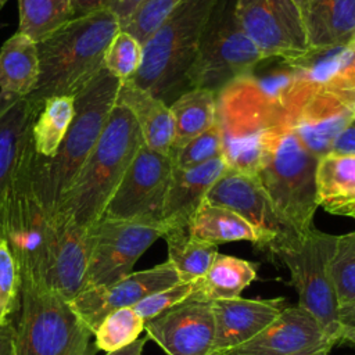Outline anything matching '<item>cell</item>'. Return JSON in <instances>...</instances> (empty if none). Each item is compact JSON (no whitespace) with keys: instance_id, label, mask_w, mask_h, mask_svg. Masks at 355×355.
Wrapping results in <instances>:
<instances>
[{"instance_id":"obj_1","label":"cell","mask_w":355,"mask_h":355,"mask_svg":"<svg viewBox=\"0 0 355 355\" xmlns=\"http://www.w3.org/2000/svg\"><path fill=\"white\" fill-rule=\"evenodd\" d=\"M300 76L295 62L255 69L216 92V125L222 137V158L227 168L255 176L263 154L287 125L284 103Z\"/></svg>"},{"instance_id":"obj_2","label":"cell","mask_w":355,"mask_h":355,"mask_svg":"<svg viewBox=\"0 0 355 355\" xmlns=\"http://www.w3.org/2000/svg\"><path fill=\"white\" fill-rule=\"evenodd\" d=\"M121 31L118 18L108 8L76 17L37 42L39 79L29 96L42 110L55 96H76L101 69L114 36Z\"/></svg>"},{"instance_id":"obj_3","label":"cell","mask_w":355,"mask_h":355,"mask_svg":"<svg viewBox=\"0 0 355 355\" xmlns=\"http://www.w3.org/2000/svg\"><path fill=\"white\" fill-rule=\"evenodd\" d=\"M143 144L133 114L125 105L115 103L98 141L75 182L62 196L57 212L83 227L100 220Z\"/></svg>"},{"instance_id":"obj_4","label":"cell","mask_w":355,"mask_h":355,"mask_svg":"<svg viewBox=\"0 0 355 355\" xmlns=\"http://www.w3.org/2000/svg\"><path fill=\"white\" fill-rule=\"evenodd\" d=\"M35 158L29 136L0 205V236L11 250L18 276L44 283L47 248L57 209L43 194Z\"/></svg>"},{"instance_id":"obj_5","label":"cell","mask_w":355,"mask_h":355,"mask_svg":"<svg viewBox=\"0 0 355 355\" xmlns=\"http://www.w3.org/2000/svg\"><path fill=\"white\" fill-rule=\"evenodd\" d=\"M93 331L44 283L19 277L10 355H94Z\"/></svg>"},{"instance_id":"obj_6","label":"cell","mask_w":355,"mask_h":355,"mask_svg":"<svg viewBox=\"0 0 355 355\" xmlns=\"http://www.w3.org/2000/svg\"><path fill=\"white\" fill-rule=\"evenodd\" d=\"M215 0H184L143 43L141 64L129 80L165 104L187 89L200 37Z\"/></svg>"},{"instance_id":"obj_7","label":"cell","mask_w":355,"mask_h":355,"mask_svg":"<svg viewBox=\"0 0 355 355\" xmlns=\"http://www.w3.org/2000/svg\"><path fill=\"white\" fill-rule=\"evenodd\" d=\"M121 83L118 78L101 69L75 96V115L57 154L50 159L36 154L35 166L40 187L55 209L98 141L116 103Z\"/></svg>"},{"instance_id":"obj_8","label":"cell","mask_w":355,"mask_h":355,"mask_svg":"<svg viewBox=\"0 0 355 355\" xmlns=\"http://www.w3.org/2000/svg\"><path fill=\"white\" fill-rule=\"evenodd\" d=\"M318 162L319 158L286 126L268 146L255 175L276 211L302 236L315 227Z\"/></svg>"},{"instance_id":"obj_9","label":"cell","mask_w":355,"mask_h":355,"mask_svg":"<svg viewBox=\"0 0 355 355\" xmlns=\"http://www.w3.org/2000/svg\"><path fill=\"white\" fill-rule=\"evenodd\" d=\"M237 0H215L202 29L187 87L219 92L232 80L251 73L265 58L243 31Z\"/></svg>"},{"instance_id":"obj_10","label":"cell","mask_w":355,"mask_h":355,"mask_svg":"<svg viewBox=\"0 0 355 355\" xmlns=\"http://www.w3.org/2000/svg\"><path fill=\"white\" fill-rule=\"evenodd\" d=\"M337 236L311 229L302 239L275 255L287 266L298 293V305L311 312L324 331L338 343V302L330 275Z\"/></svg>"},{"instance_id":"obj_11","label":"cell","mask_w":355,"mask_h":355,"mask_svg":"<svg viewBox=\"0 0 355 355\" xmlns=\"http://www.w3.org/2000/svg\"><path fill=\"white\" fill-rule=\"evenodd\" d=\"M164 227L101 218L89 227L90 257L86 288L111 286L133 272L137 259L151 244L162 237Z\"/></svg>"},{"instance_id":"obj_12","label":"cell","mask_w":355,"mask_h":355,"mask_svg":"<svg viewBox=\"0 0 355 355\" xmlns=\"http://www.w3.org/2000/svg\"><path fill=\"white\" fill-rule=\"evenodd\" d=\"M239 22L265 60L298 61L312 53L294 0H237Z\"/></svg>"},{"instance_id":"obj_13","label":"cell","mask_w":355,"mask_h":355,"mask_svg":"<svg viewBox=\"0 0 355 355\" xmlns=\"http://www.w3.org/2000/svg\"><path fill=\"white\" fill-rule=\"evenodd\" d=\"M205 201L240 215L257 232L258 247L268 248L272 254L302 239L276 211L255 176L227 169L207 193Z\"/></svg>"},{"instance_id":"obj_14","label":"cell","mask_w":355,"mask_h":355,"mask_svg":"<svg viewBox=\"0 0 355 355\" xmlns=\"http://www.w3.org/2000/svg\"><path fill=\"white\" fill-rule=\"evenodd\" d=\"M172 172V157L139 148L103 218L162 226V208Z\"/></svg>"},{"instance_id":"obj_15","label":"cell","mask_w":355,"mask_h":355,"mask_svg":"<svg viewBox=\"0 0 355 355\" xmlns=\"http://www.w3.org/2000/svg\"><path fill=\"white\" fill-rule=\"evenodd\" d=\"M354 116L355 98L326 85L308 83L287 125L320 159L330 154L336 137Z\"/></svg>"},{"instance_id":"obj_16","label":"cell","mask_w":355,"mask_h":355,"mask_svg":"<svg viewBox=\"0 0 355 355\" xmlns=\"http://www.w3.org/2000/svg\"><path fill=\"white\" fill-rule=\"evenodd\" d=\"M336 344L319 320L297 304L248 341L216 355H319Z\"/></svg>"},{"instance_id":"obj_17","label":"cell","mask_w":355,"mask_h":355,"mask_svg":"<svg viewBox=\"0 0 355 355\" xmlns=\"http://www.w3.org/2000/svg\"><path fill=\"white\" fill-rule=\"evenodd\" d=\"M180 283L173 266L165 261L150 269L132 272L125 279L105 287L86 288L69 302L75 313L93 331L105 316L122 308H133L153 293Z\"/></svg>"},{"instance_id":"obj_18","label":"cell","mask_w":355,"mask_h":355,"mask_svg":"<svg viewBox=\"0 0 355 355\" xmlns=\"http://www.w3.org/2000/svg\"><path fill=\"white\" fill-rule=\"evenodd\" d=\"M144 330L168 355H212V302L187 298L144 322Z\"/></svg>"},{"instance_id":"obj_19","label":"cell","mask_w":355,"mask_h":355,"mask_svg":"<svg viewBox=\"0 0 355 355\" xmlns=\"http://www.w3.org/2000/svg\"><path fill=\"white\" fill-rule=\"evenodd\" d=\"M89 257V227H83L55 211L46 258V286L64 300L71 301L85 290Z\"/></svg>"},{"instance_id":"obj_20","label":"cell","mask_w":355,"mask_h":355,"mask_svg":"<svg viewBox=\"0 0 355 355\" xmlns=\"http://www.w3.org/2000/svg\"><path fill=\"white\" fill-rule=\"evenodd\" d=\"M283 298H230L212 302L215 340L212 355L234 348L263 330L284 309Z\"/></svg>"},{"instance_id":"obj_21","label":"cell","mask_w":355,"mask_h":355,"mask_svg":"<svg viewBox=\"0 0 355 355\" xmlns=\"http://www.w3.org/2000/svg\"><path fill=\"white\" fill-rule=\"evenodd\" d=\"M222 157L193 168H178L172 172L162 208V226L187 227L211 187L227 172Z\"/></svg>"},{"instance_id":"obj_22","label":"cell","mask_w":355,"mask_h":355,"mask_svg":"<svg viewBox=\"0 0 355 355\" xmlns=\"http://www.w3.org/2000/svg\"><path fill=\"white\" fill-rule=\"evenodd\" d=\"M39 111L28 97L0 93V205Z\"/></svg>"},{"instance_id":"obj_23","label":"cell","mask_w":355,"mask_h":355,"mask_svg":"<svg viewBox=\"0 0 355 355\" xmlns=\"http://www.w3.org/2000/svg\"><path fill=\"white\" fill-rule=\"evenodd\" d=\"M301 11L312 51L331 50L355 40V0H308Z\"/></svg>"},{"instance_id":"obj_24","label":"cell","mask_w":355,"mask_h":355,"mask_svg":"<svg viewBox=\"0 0 355 355\" xmlns=\"http://www.w3.org/2000/svg\"><path fill=\"white\" fill-rule=\"evenodd\" d=\"M116 103L125 105L133 114L146 147L171 155L175 125L168 104L129 80L121 83Z\"/></svg>"},{"instance_id":"obj_25","label":"cell","mask_w":355,"mask_h":355,"mask_svg":"<svg viewBox=\"0 0 355 355\" xmlns=\"http://www.w3.org/2000/svg\"><path fill=\"white\" fill-rule=\"evenodd\" d=\"M318 205L333 215L355 219V155L329 154L316 168Z\"/></svg>"},{"instance_id":"obj_26","label":"cell","mask_w":355,"mask_h":355,"mask_svg":"<svg viewBox=\"0 0 355 355\" xmlns=\"http://www.w3.org/2000/svg\"><path fill=\"white\" fill-rule=\"evenodd\" d=\"M37 79V44L17 31L0 47V93L26 97L35 89Z\"/></svg>"},{"instance_id":"obj_27","label":"cell","mask_w":355,"mask_h":355,"mask_svg":"<svg viewBox=\"0 0 355 355\" xmlns=\"http://www.w3.org/2000/svg\"><path fill=\"white\" fill-rule=\"evenodd\" d=\"M255 277L257 263L218 252L207 273L191 283L189 300L214 302L237 298Z\"/></svg>"},{"instance_id":"obj_28","label":"cell","mask_w":355,"mask_h":355,"mask_svg":"<svg viewBox=\"0 0 355 355\" xmlns=\"http://www.w3.org/2000/svg\"><path fill=\"white\" fill-rule=\"evenodd\" d=\"M169 108L175 125L172 154L216 122V93L191 87L178 96Z\"/></svg>"},{"instance_id":"obj_29","label":"cell","mask_w":355,"mask_h":355,"mask_svg":"<svg viewBox=\"0 0 355 355\" xmlns=\"http://www.w3.org/2000/svg\"><path fill=\"white\" fill-rule=\"evenodd\" d=\"M187 229L193 239L216 247L227 241L245 240L255 245L259 241L257 232L240 215L205 200L196 211Z\"/></svg>"},{"instance_id":"obj_30","label":"cell","mask_w":355,"mask_h":355,"mask_svg":"<svg viewBox=\"0 0 355 355\" xmlns=\"http://www.w3.org/2000/svg\"><path fill=\"white\" fill-rule=\"evenodd\" d=\"M162 239L168 247L166 261L183 283H193L202 277L218 254L216 245L193 239L187 227H166Z\"/></svg>"},{"instance_id":"obj_31","label":"cell","mask_w":355,"mask_h":355,"mask_svg":"<svg viewBox=\"0 0 355 355\" xmlns=\"http://www.w3.org/2000/svg\"><path fill=\"white\" fill-rule=\"evenodd\" d=\"M73 115L75 96H55L43 103L31 132L37 155L50 159L57 154Z\"/></svg>"},{"instance_id":"obj_32","label":"cell","mask_w":355,"mask_h":355,"mask_svg":"<svg viewBox=\"0 0 355 355\" xmlns=\"http://www.w3.org/2000/svg\"><path fill=\"white\" fill-rule=\"evenodd\" d=\"M18 32L36 43L73 18L71 0H17Z\"/></svg>"},{"instance_id":"obj_33","label":"cell","mask_w":355,"mask_h":355,"mask_svg":"<svg viewBox=\"0 0 355 355\" xmlns=\"http://www.w3.org/2000/svg\"><path fill=\"white\" fill-rule=\"evenodd\" d=\"M144 330V320L133 308L114 311L94 331V345L97 349L112 352L135 343Z\"/></svg>"},{"instance_id":"obj_34","label":"cell","mask_w":355,"mask_h":355,"mask_svg":"<svg viewBox=\"0 0 355 355\" xmlns=\"http://www.w3.org/2000/svg\"><path fill=\"white\" fill-rule=\"evenodd\" d=\"M330 275L338 306L355 300V230L340 234L330 259Z\"/></svg>"},{"instance_id":"obj_35","label":"cell","mask_w":355,"mask_h":355,"mask_svg":"<svg viewBox=\"0 0 355 355\" xmlns=\"http://www.w3.org/2000/svg\"><path fill=\"white\" fill-rule=\"evenodd\" d=\"M143 44L126 31H119L107 47L104 69L121 82L130 80L141 64Z\"/></svg>"},{"instance_id":"obj_36","label":"cell","mask_w":355,"mask_h":355,"mask_svg":"<svg viewBox=\"0 0 355 355\" xmlns=\"http://www.w3.org/2000/svg\"><path fill=\"white\" fill-rule=\"evenodd\" d=\"M19 305V276L15 259L0 236V329L14 320Z\"/></svg>"},{"instance_id":"obj_37","label":"cell","mask_w":355,"mask_h":355,"mask_svg":"<svg viewBox=\"0 0 355 355\" xmlns=\"http://www.w3.org/2000/svg\"><path fill=\"white\" fill-rule=\"evenodd\" d=\"M184 0H144L122 28L141 44Z\"/></svg>"},{"instance_id":"obj_38","label":"cell","mask_w":355,"mask_h":355,"mask_svg":"<svg viewBox=\"0 0 355 355\" xmlns=\"http://www.w3.org/2000/svg\"><path fill=\"white\" fill-rule=\"evenodd\" d=\"M171 157L172 165L178 168H193L222 157V137L216 122L187 144L173 151Z\"/></svg>"},{"instance_id":"obj_39","label":"cell","mask_w":355,"mask_h":355,"mask_svg":"<svg viewBox=\"0 0 355 355\" xmlns=\"http://www.w3.org/2000/svg\"><path fill=\"white\" fill-rule=\"evenodd\" d=\"M191 293V283H178L172 287L159 290L157 293L150 294L148 297L143 298L140 302H137L133 309L137 312V315L144 320H150L154 316L168 311L169 308L180 304L182 301L187 300Z\"/></svg>"},{"instance_id":"obj_40","label":"cell","mask_w":355,"mask_h":355,"mask_svg":"<svg viewBox=\"0 0 355 355\" xmlns=\"http://www.w3.org/2000/svg\"><path fill=\"white\" fill-rule=\"evenodd\" d=\"M327 87L341 92L352 98H355V40H354V50L349 58L341 65L334 75L329 78L324 83Z\"/></svg>"},{"instance_id":"obj_41","label":"cell","mask_w":355,"mask_h":355,"mask_svg":"<svg viewBox=\"0 0 355 355\" xmlns=\"http://www.w3.org/2000/svg\"><path fill=\"white\" fill-rule=\"evenodd\" d=\"M338 343L355 344V300L338 306Z\"/></svg>"},{"instance_id":"obj_42","label":"cell","mask_w":355,"mask_h":355,"mask_svg":"<svg viewBox=\"0 0 355 355\" xmlns=\"http://www.w3.org/2000/svg\"><path fill=\"white\" fill-rule=\"evenodd\" d=\"M330 154L334 155H355V116L336 137Z\"/></svg>"},{"instance_id":"obj_43","label":"cell","mask_w":355,"mask_h":355,"mask_svg":"<svg viewBox=\"0 0 355 355\" xmlns=\"http://www.w3.org/2000/svg\"><path fill=\"white\" fill-rule=\"evenodd\" d=\"M143 1L144 0H111L108 4V10L115 14L122 29Z\"/></svg>"},{"instance_id":"obj_44","label":"cell","mask_w":355,"mask_h":355,"mask_svg":"<svg viewBox=\"0 0 355 355\" xmlns=\"http://www.w3.org/2000/svg\"><path fill=\"white\" fill-rule=\"evenodd\" d=\"M111 0H71L73 18L108 8Z\"/></svg>"},{"instance_id":"obj_45","label":"cell","mask_w":355,"mask_h":355,"mask_svg":"<svg viewBox=\"0 0 355 355\" xmlns=\"http://www.w3.org/2000/svg\"><path fill=\"white\" fill-rule=\"evenodd\" d=\"M147 338L148 337L137 338L135 343H132V344H129V345H126V347H123L121 349H116V351H112V352H107L105 355H141Z\"/></svg>"},{"instance_id":"obj_46","label":"cell","mask_w":355,"mask_h":355,"mask_svg":"<svg viewBox=\"0 0 355 355\" xmlns=\"http://www.w3.org/2000/svg\"><path fill=\"white\" fill-rule=\"evenodd\" d=\"M12 322L0 329V355H10Z\"/></svg>"},{"instance_id":"obj_47","label":"cell","mask_w":355,"mask_h":355,"mask_svg":"<svg viewBox=\"0 0 355 355\" xmlns=\"http://www.w3.org/2000/svg\"><path fill=\"white\" fill-rule=\"evenodd\" d=\"M297 4H298V7L302 10L304 8V6L308 3V0H294Z\"/></svg>"},{"instance_id":"obj_48","label":"cell","mask_w":355,"mask_h":355,"mask_svg":"<svg viewBox=\"0 0 355 355\" xmlns=\"http://www.w3.org/2000/svg\"><path fill=\"white\" fill-rule=\"evenodd\" d=\"M7 1H8V0H0V8H1Z\"/></svg>"},{"instance_id":"obj_49","label":"cell","mask_w":355,"mask_h":355,"mask_svg":"<svg viewBox=\"0 0 355 355\" xmlns=\"http://www.w3.org/2000/svg\"><path fill=\"white\" fill-rule=\"evenodd\" d=\"M319 355H329V352H322V354H319Z\"/></svg>"}]
</instances>
